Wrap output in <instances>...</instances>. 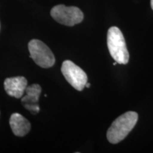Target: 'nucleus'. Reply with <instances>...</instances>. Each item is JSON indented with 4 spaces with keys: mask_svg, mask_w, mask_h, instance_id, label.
<instances>
[{
    "mask_svg": "<svg viewBox=\"0 0 153 153\" xmlns=\"http://www.w3.org/2000/svg\"><path fill=\"white\" fill-rule=\"evenodd\" d=\"M137 119L138 115L135 111H128L116 118L106 133L109 143L117 144L125 139L136 125Z\"/></svg>",
    "mask_w": 153,
    "mask_h": 153,
    "instance_id": "obj_1",
    "label": "nucleus"
},
{
    "mask_svg": "<svg viewBox=\"0 0 153 153\" xmlns=\"http://www.w3.org/2000/svg\"><path fill=\"white\" fill-rule=\"evenodd\" d=\"M107 45L113 59L120 65H126L129 61V53L123 33L118 27L113 26L107 33Z\"/></svg>",
    "mask_w": 153,
    "mask_h": 153,
    "instance_id": "obj_2",
    "label": "nucleus"
},
{
    "mask_svg": "<svg viewBox=\"0 0 153 153\" xmlns=\"http://www.w3.org/2000/svg\"><path fill=\"white\" fill-rule=\"evenodd\" d=\"M30 57L38 66L49 68L54 65L55 58L51 50L46 44L38 39L31 40L28 45Z\"/></svg>",
    "mask_w": 153,
    "mask_h": 153,
    "instance_id": "obj_3",
    "label": "nucleus"
},
{
    "mask_svg": "<svg viewBox=\"0 0 153 153\" xmlns=\"http://www.w3.org/2000/svg\"><path fill=\"white\" fill-rule=\"evenodd\" d=\"M51 15L59 24L68 26H73L79 24L84 19L83 13L78 7H66L63 4L53 7Z\"/></svg>",
    "mask_w": 153,
    "mask_h": 153,
    "instance_id": "obj_4",
    "label": "nucleus"
},
{
    "mask_svg": "<svg viewBox=\"0 0 153 153\" xmlns=\"http://www.w3.org/2000/svg\"><path fill=\"white\" fill-rule=\"evenodd\" d=\"M61 72L65 79L77 91L83 90L87 82V75L82 69L70 60H65L61 67Z\"/></svg>",
    "mask_w": 153,
    "mask_h": 153,
    "instance_id": "obj_5",
    "label": "nucleus"
},
{
    "mask_svg": "<svg viewBox=\"0 0 153 153\" xmlns=\"http://www.w3.org/2000/svg\"><path fill=\"white\" fill-rule=\"evenodd\" d=\"M42 89L38 84H33L27 86L26 91V96L22 97V104L23 106L33 115L37 114L40 111V106L38 104L39 97Z\"/></svg>",
    "mask_w": 153,
    "mask_h": 153,
    "instance_id": "obj_6",
    "label": "nucleus"
},
{
    "mask_svg": "<svg viewBox=\"0 0 153 153\" xmlns=\"http://www.w3.org/2000/svg\"><path fill=\"white\" fill-rule=\"evenodd\" d=\"M4 86L6 92L9 96L20 99L26 91L28 86V81L22 76L8 77L4 80Z\"/></svg>",
    "mask_w": 153,
    "mask_h": 153,
    "instance_id": "obj_7",
    "label": "nucleus"
},
{
    "mask_svg": "<svg viewBox=\"0 0 153 153\" xmlns=\"http://www.w3.org/2000/svg\"><path fill=\"white\" fill-rule=\"evenodd\" d=\"M11 131L16 136L24 137L29 133L31 128L30 122L24 116L18 113H14L9 119Z\"/></svg>",
    "mask_w": 153,
    "mask_h": 153,
    "instance_id": "obj_8",
    "label": "nucleus"
},
{
    "mask_svg": "<svg viewBox=\"0 0 153 153\" xmlns=\"http://www.w3.org/2000/svg\"><path fill=\"white\" fill-rule=\"evenodd\" d=\"M91 86V85L89 83H88V82H87V84H86V85H85V87H87V88H89V87H90Z\"/></svg>",
    "mask_w": 153,
    "mask_h": 153,
    "instance_id": "obj_9",
    "label": "nucleus"
},
{
    "mask_svg": "<svg viewBox=\"0 0 153 153\" xmlns=\"http://www.w3.org/2000/svg\"><path fill=\"white\" fill-rule=\"evenodd\" d=\"M150 4H151V7H152V10H153V0H151Z\"/></svg>",
    "mask_w": 153,
    "mask_h": 153,
    "instance_id": "obj_10",
    "label": "nucleus"
},
{
    "mask_svg": "<svg viewBox=\"0 0 153 153\" xmlns=\"http://www.w3.org/2000/svg\"><path fill=\"white\" fill-rule=\"evenodd\" d=\"M116 64H117V62H115L114 63V65H116Z\"/></svg>",
    "mask_w": 153,
    "mask_h": 153,
    "instance_id": "obj_11",
    "label": "nucleus"
}]
</instances>
